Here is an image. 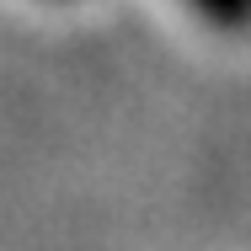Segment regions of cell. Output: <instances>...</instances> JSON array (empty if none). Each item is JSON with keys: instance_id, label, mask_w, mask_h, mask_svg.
Here are the masks:
<instances>
[{"instance_id": "obj_1", "label": "cell", "mask_w": 251, "mask_h": 251, "mask_svg": "<svg viewBox=\"0 0 251 251\" xmlns=\"http://www.w3.org/2000/svg\"><path fill=\"white\" fill-rule=\"evenodd\" d=\"M219 32H251V0H182Z\"/></svg>"}]
</instances>
